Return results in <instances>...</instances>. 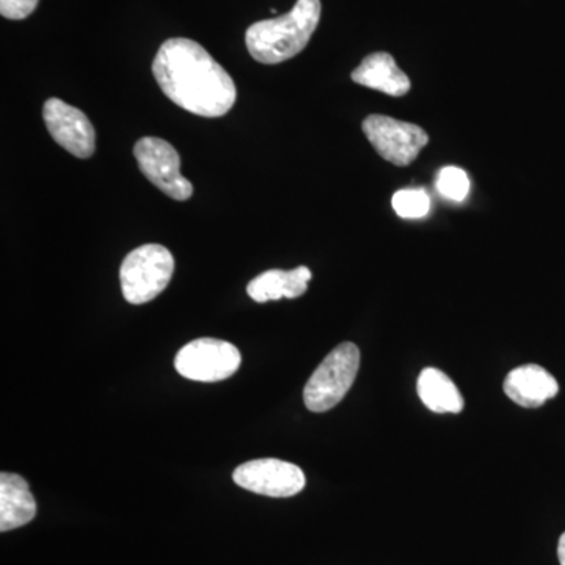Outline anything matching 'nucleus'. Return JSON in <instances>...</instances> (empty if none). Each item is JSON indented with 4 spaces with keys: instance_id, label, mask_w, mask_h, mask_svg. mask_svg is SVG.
<instances>
[{
    "instance_id": "f257e3e1",
    "label": "nucleus",
    "mask_w": 565,
    "mask_h": 565,
    "mask_svg": "<svg viewBox=\"0 0 565 565\" xmlns=\"http://www.w3.org/2000/svg\"><path fill=\"white\" fill-rule=\"evenodd\" d=\"M152 74L170 102L200 117H223L236 103L232 76L196 41L167 40L152 62Z\"/></svg>"
},
{
    "instance_id": "f03ea898",
    "label": "nucleus",
    "mask_w": 565,
    "mask_h": 565,
    "mask_svg": "<svg viewBox=\"0 0 565 565\" xmlns=\"http://www.w3.org/2000/svg\"><path fill=\"white\" fill-rule=\"evenodd\" d=\"M321 13V0H297L289 13L255 22L245 33L248 52L264 65H278L296 57L310 43Z\"/></svg>"
},
{
    "instance_id": "7ed1b4c3",
    "label": "nucleus",
    "mask_w": 565,
    "mask_h": 565,
    "mask_svg": "<svg viewBox=\"0 0 565 565\" xmlns=\"http://www.w3.org/2000/svg\"><path fill=\"white\" fill-rule=\"evenodd\" d=\"M360 359V349L353 343L334 348L305 385L303 401L308 411L323 414L337 407L355 382Z\"/></svg>"
},
{
    "instance_id": "20e7f679",
    "label": "nucleus",
    "mask_w": 565,
    "mask_h": 565,
    "mask_svg": "<svg viewBox=\"0 0 565 565\" xmlns=\"http://www.w3.org/2000/svg\"><path fill=\"white\" fill-rule=\"evenodd\" d=\"M173 270V255L163 245H141L129 253L120 269L121 291L126 302H151L169 286Z\"/></svg>"
},
{
    "instance_id": "39448f33",
    "label": "nucleus",
    "mask_w": 565,
    "mask_h": 565,
    "mask_svg": "<svg viewBox=\"0 0 565 565\" xmlns=\"http://www.w3.org/2000/svg\"><path fill=\"white\" fill-rule=\"evenodd\" d=\"M239 366L241 352L236 345L215 338L191 341L174 359V367L182 377L206 384L226 381Z\"/></svg>"
},
{
    "instance_id": "423d86ee",
    "label": "nucleus",
    "mask_w": 565,
    "mask_h": 565,
    "mask_svg": "<svg viewBox=\"0 0 565 565\" xmlns=\"http://www.w3.org/2000/svg\"><path fill=\"white\" fill-rule=\"evenodd\" d=\"M362 129L381 158L397 167L411 166L429 143V136L418 125L386 115H370L364 118Z\"/></svg>"
},
{
    "instance_id": "0eeeda50",
    "label": "nucleus",
    "mask_w": 565,
    "mask_h": 565,
    "mask_svg": "<svg viewBox=\"0 0 565 565\" xmlns=\"http://www.w3.org/2000/svg\"><path fill=\"white\" fill-rule=\"evenodd\" d=\"M134 156L141 173L177 202H185L193 193L192 182L180 172L181 158L169 141L159 137H143L134 147Z\"/></svg>"
},
{
    "instance_id": "6e6552de",
    "label": "nucleus",
    "mask_w": 565,
    "mask_h": 565,
    "mask_svg": "<svg viewBox=\"0 0 565 565\" xmlns=\"http://www.w3.org/2000/svg\"><path fill=\"white\" fill-rule=\"evenodd\" d=\"M233 479L248 492L273 498L294 497L307 484L302 468L278 459H258L239 465Z\"/></svg>"
},
{
    "instance_id": "1a4fd4ad",
    "label": "nucleus",
    "mask_w": 565,
    "mask_h": 565,
    "mask_svg": "<svg viewBox=\"0 0 565 565\" xmlns=\"http://www.w3.org/2000/svg\"><path fill=\"white\" fill-rule=\"evenodd\" d=\"M43 118L52 139L79 159H88L96 150V132L84 111L51 98L44 103Z\"/></svg>"
},
{
    "instance_id": "9d476101",
    "label": "nucleus",
    "mask_w": 565,
    "mask_h": 565,
    "mask_svg": "<svg viewBox=\"0 0 565 565\" xmlns=\"http://www.w3.org/2000/svg\"><path fill=\"white\" fill-rule=\"evenodd\" d=\"M504 393L512 403L525 408H537L559 393V384L545 367L523 364L508 374Z\"/></svg>"
},
{
    "instance_id": "9b49d317",
    "label": "nucleus",
    "mask_w": 565,
    "mask_h": 565,
    "mask_svg": "<svg viewBox=\"0 0 565 565\" xmlns=\"http://www.w3.org/2000/svg\"><path fill=\"white\" fill-rule=\"evenodd\" d=\"M351 77L355 84L385 93L393 98L407 95L412 88L407 74L397 66L388 52H374L364 57L359 68L352 71Z\"/></svg>"
},
{
    "instance_id": "f8f14e48",
    "label": "nucleus",
    "mask_w": 565,
    "mask_h": 565,
    "mask_svg": "<svg viewBox=\"0 0 565 565\" xmlns=\"http://www.w3.org/2000/svg\"><path fill=\"white\" fill-rule=\"evenodd\" d=\"M36 515L35 498L28 481L20 475H0V531L17 530Z\"/></svg>"
},
{
    "instance_id": "ddd939ff",
    "label": "nucleus",
    "mask_w": 565,
    "mask_h": 565,
    "mask_svg": "<svg viewBox=\"0 0 565 565\" xmlns=\"http://www.w3.org/2000/svg\"><path fill=\"white\" fill-rule=\"evenodd\" d=\"M311 270L307 266L292 270L273 269L253 278L247 286L248 296L255 302L266 303L270 300L297 299L303 296L311 281Z\"/></svg>"
},
{
    "instance_id": "4468645a",
    "label": "nucleus",
    "mask_w": 565,
    "mask_h": 565,
    "mask_svg": "<svg viewBox=\"0 0 565 565\" xmlns=\"http://www.w3.org/2000/svg\"><path fill=\"white\" fill-rule=\"evenodd\" d=\"M419 399L434 414H460L463 397L448 374L437 367H426L418 377Z\"/></svg>"
},
{
    "instance_id": "2eb2a0df",
    "label": "nucleus",
    "mask_w": 565,
    "mask_h": 565,
    "mask_svg": "<svg viewBox=\"0 0 565 565\" xmlns=\"http://www.w3.org/2000/svg\"><path fill=\"white\" fill-rule=\"evenodd\" d=\"M393 210L403 218H423L429 214L430 199L423 189H403L393 195Z\"/></svg>"
},
{
    "instance_id": "dca6fc26",
    "label": "nucleus",
    "mask_w": 565,
    "mask_h": 565,
    "mask_svg": "<svg viewBox=\"0 0 565 565\" xmlns=\"http://www.w3.org/2000/svg\"><path fill=\"white\" fill-rule=\"evenodd\" d=\"M438 193L451 202H463L470 193V178L459 167H445L437 177Z\"/></svg>"
},
{
    "instance_id": "f3484780",
    "label": "nucleus",
    "mask_w": 565,
    "mask_h": 565,
    "mask_svg": "<svg viewBox=\"0 0 565 565\" xmlns=\"http://www.w3.org/2000/svg\"><path fill=\"white\" fill-rule=\"evenodd\" d=\"M40 0H0V13L7 20L21 21L31 17Z\"/></svg>"
},
{
    "instance_id": "a211bd4d",
    "label": "nucleus",
    "mask_w": 565,
    "mask_h": 565,
    "mask_svg": "<svg viewBox=\"0 0 565 565\" xmlns=\"http://www.w3.org/2000/svg\"><path fill=\"white\" fill-rule=\"evenodd\" d=\"M557 557L561 565H565V533L561 535L559 544H557Z\"/></svg>"
}]
</instances>
